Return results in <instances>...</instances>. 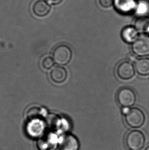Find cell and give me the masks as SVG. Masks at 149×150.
<instances>
[{
    "label": "cell",
    "mask_w": 149,
    "mask_h": 150,
    "mask_svg": "<svg viewBox=\"0 0 149 150\" xmlns=\"http://www.w3.org/2000/svg\"><path fill=\"white\" fill-rule=\"evenodd\" d=\"M134 92L129 88H123L117 94V100L119 104L123 108H130L133 106L136 101Z\"/></svg>",
    "instance_id": "cell-6"
},
{
    "label": "cell",
    "mask_w": 149,
    "mask_h": 150,
    "mask_svg": "<svg viewBox=\"0 0 149 150\" xmlns=\"http://www.w3.org/2000/svg\"><path fill=\"white\" fill-rule=\"evenodd\" d=\"M55 62L53 59L50 57H46L42 59V66L46 70L51 69L54 65Z\"/></svg>",
    "instance_id": "cell-17"
},
{
    "label": "cell",
    "mask_w": 149,
    "mask_h": 150,
    "mask_svg": "<svg viewBox=\"0 0 149 150\" xmlns=\"http://www.w3.org/2000/svg\"><path fill=\"white\" fill-rule=\"evenodd\" d=\"M99 2L102 7L104 8H108L113 4L114 0H99Z\"/></svg>",
    "instance_id": "cell-18"
},
{
    "label": "cell",
    "mask_w": 149,
    "mask_h": 150,
    "mask_svg": "<svg viewBox=\"0 0 149 150\" xmlns=\"http://www.w3.org/2000/svg\"><path fill=\"white\" fill-rule=\"evenodd\" d=\"M138 32L134 27L128 26L123 29L122 37L127 43H133L138 37Z\"/></svg>",
    "instance_id": "cell-14"
},
{
    "label": "cell",
    "mask_w": 149,
    "mask_h": 150,
    "mask_svg": "<svg viewBox=\"0 0 149 150\" xmlns=\"http://www.w3.org/2000/svg\"><path fill=\"white\" fill-rule=\"evenodd\" d=\"M134 27L141 34L149 32V18L146 16H141L135 20Z\"/></svg>",
    "instance_id": "cell-15"
},
{
    "label": "cell",
    "mask_w": 149,
    "mask_h": 150,
    "mask_svg": "<svg viewBox=\"0 0 149 150\" xmlns=\"http://www.w3.org/2000/svg\"><path fill=\"white\" fill-rule=\"evenodd\" d=\"M53 59L59 65H67L72 57V51L71 48L65 45L57 46L53 53Z\"/></svg>",
    "instance_id": "cell-2"
},
{
    "label": "cell",
    "mask_w": 149,
    "mask_h": 150,
    "mask_svg": "<svg viewBox=\"0 0 149 150\" xmlns=\"http://www.w3.org/2000/svg\"><path fill=\"white\" fill-rule=\"evenodd\" d=\"M124 115L125 121L131 128H139L143 125L145 121V114L138 108H129Z\"/></svg>",
    "instance_id": "cell-1"
},
{
    "label": "cell",
    "mask_w": 149,
    "mask_h": 150,
    "mask_svg": "<svg viewBox=\"0 0 149 150\" xmlns=\"http://www.w3.org/2000/svg\"><path fill=\"white\" fill-rule=\"evenodd\" d=\"M41 116V111L39 108L37 107L29 108L27 113V116L29 121L39 120Z\"/></svg>",
    "instance_id": "cell-16"
},
{
    "label": "cell",
    "mask_w": 149,
    "mask_h": 150,
    "mask_svg": "<svg viewBox=\"0 0 149 150\" xmlns=\"http://www.w3.org/2000/svg\"><path fill=\"white\" fill-rule=\"evenodd\" d=\"M58 146L59 150H79L80 144L75 136L67 134L60 138Z\"/></svg>",
    "instance_id": "cell-9"
},
{
    "label": "cell",
    "mask_w": 149,
    "mask_h": 150,
    "mask_svg": "<svg viewBox=\"0 0 149 150\" xmlns=\"http://www.w3.org/2000/svg\"><path fill=\"white\" fill-rule=\"evenodd\" d=\"M126 142L127 146L131 150H139L143 148L145 143V136L142 132L134 130L127 135Z\"/></svg>",
    "instance_id": "cell-4"
},
{
    "label": "cell",
    "mask_w": 149,
    "mask_h": 150,
    "mask_svg": "<svg viewBox=\"0 0 149 150\" xmlns=\"http://www.w3.org/2000/svg\"><path fill=\"white\" fill-rule=\"evenodd\" d=\"M114 6L121 13H127L132 11L136 6L135 0H114Z\"/></svg>",
    "instance_id": "cell-10"
},
{
    "label": "cell",
    "mask_w": 149,
    "mask_h": 150,
    "mask_svg": "<svg viewBox=\"0 0 149 150\" xmlns=\"http://www.w3.org/2000/svg\"><path fill=\"white\" fill-rule=\"evenodd\" d=\"M59 141L57 135L50 133L38 138L37 146L39 150H54L59 146Z\"/></svg>",
    "instance_id": "cell-5"
},
{
    "label": "cell",
    "mask_w": 149,
    "mask_h": 150,
    "mask_svg": "<svg viewBox=\"0 0 149 150\" xmlns=\"http://www.w3.org/2000/svg\"><path fill=\"white\" fill-rule=\"evenodd\" d=\"M44 131L45 125L39 120L29 121L27 127V133L31 138H40L43 136Z\"/></svg>",
    "instance_id": "cell-7"
},
{
    "label": "cell",
    "mask_w": 149,
    "mask_h": 150,
    "mask_svg": "<svg viewBox=\"0 0 149 150\" xmlns=\"http://www.w3.org/2000/svg\"><path fill=\"white\" fill-rule=\"evenodd\" d=\"M135 69L133 64L129 61H124L119 64L117 68V75L121 79H131L135 74Z\"/></svg>",
    "instance_id": "cell-8"
},
{
    "label": "cell",
    "mask_w": 149,
    "mask_h": 150,
    "mask_svg": "<svg viewBox=\"0 0 149 150\" xmlns=\"http://www.w3.org/2000/svg\"><path fill=\"white\" fill-rule=\"evenodd\" d=\"M48 2L52 4L57 5L58 4L63 1V0H48Z\"/></svg>",
    "instance_id": "cell-19"
},
{
    "label": "cell",
    "mask_w": 149,
    "mask_h": 150,
    "mask_svg": "<svg viewBox=\"0 0 149 150\" xmlns=\"http://www.w3.org/2000/svg\"><path fill=\"white\" fill-rule=\"evenodd\" d=\"M67 70L63 67H55L51 71V79L55 83H63L67 79Z\"/></svg>",
    "instance_id": "cell-11"
},
{
    "label": "cell",
    "mask_w": 149,
    "mask_h": 150,
    "mask_svg": "<svg viewBox=\"0 0 149 150\" xmlns=\"http://www.w3.org/2000/svg\"><path fill=\"white\" fill-rule=\"evenodd\" d=\"M132 49L133 53L140 57L149 55V36L145 34L139 35L133 43Z\"/></svg>",
    "instance_id": "cell-3"
},
{
    "label": "cell",
    "mask_w": 149,
    "mask_h": 150,
    "mask_svg": "<svg viewBox=\"0 0 149 150\" xmlns=\"http://www.w3.org/2000/svg\"><path fill=\"white\" fill-rule=\"evenodd\" d=\"M33 11L36 16L42 17L48 14L50 7L44 0H38L33 5Z\"/></svg>",
    "instance_id": "cell-12"
},
{
    "label": "cell",
    "mask_w": 149,
    "mask_h": 150,
    "mask_svg": "<svg viewBox=\"0 0 149 150\" xmlns=\"http://www.w3.org/2000/svg\"><path fill=\"white\" fill-rule=\"evenodd\" d=\"M134 68L139 75L142 76L149 75V58H141L135 60Z\"/></svg>",
    "instance_id": "cell-13"
},
{
    "label": "cell",
    "mask_w": 149,
    "mask_h": 150,
    "mask_svg": "<svg viewBox=\"0 0 149 150\" xmlns=\"http://www.w3.org/2000/svg\"><path fill=\"white\" fill-rule=\"evenodd\" d=\"M145 150H149V146H148L147 148L145 149Z\"/></svg>",
    "instance_id": "cell-20"
}]
</instances>
